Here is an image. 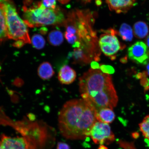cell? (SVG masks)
<instances>
[{
  "label": "cell",
  "instance_id": "6da1fadb",
  "mask_svg": "<svg viewBox=\"0 0 149 149\" xmlns=\"http://www.w3.org/2000/svg\"><path fill=\"white\" fill-rule=\"evenodd\" d=\"M96 113L94 108L83 98L67 102L58 114L61 135L71 140H83L89 137L91 128L97 121Z\"/></svg>",
  "mask_w": 149,
  "mask_h": 149
},
{
  "label": "cell",
  "instance_id": "7a4b0ae2",
  "mask_svg": "<svg viewBox=\"0 0 149 149\" xmlns=\"http://www.w3.org/2000/svg\"><path fill=\"white\" fill-rule=\"evenodd\" d=\"M79 85L82 98L96 111L105 108L113 109L117 105L118 96L110 74L90 69L79 78Z\"/></svg>",
  "mask_w": 149,
  "mask_h": 149
},
{
  "label": "cell",
  "instance_id": "3957f363",
  "mask_svg": "<svg viewBox=\"0 0 149 149\" xmlns=\"http://www.w3.org/2000/svg\"><path fill=\"white\" fill-rule=\"evenodd\" d=\"M94 18L88 11L76 10L69 14L65 21V37L74 48L92 49L98 47L96 33L93 29Z\"/></svg>",
  "mask_w": 149,
  "mask_h": 149
},
{
  "label": "cell",
  "instance_id": "277c9868",
  "mask_svg": "<svg viewBox=\"0 0 149 149\" xmlns=\"http://www.w3.org/2000/svg\"><path fill=\"white\" fill-rule=\"evenodd\" d=\"M23 10L24 21L30 27L59 25L65 23L66 19L58 7L55 9L47 8L41 2L29 8L24 6Z\"/></svg>",
  "mask_w": 149,
  "mask_h": 149
},
{
  "label": "cell",
  "instance_id": "5b68a950",
  "mask_svg": "<svg viewBox=\"0 0 149 149\" xmlns=\"http://www.w3.org/2000/svg\"><path fill=\"white\" fill-rule=\"evenodd\" d=\"M3 4L6 16L8 39L21 40L25 43H31L28 26L19 16L13 3L10 0H6Z\"/></svg>",
  "mask_w": 149,
  "mask_h": 149
},
{
  "label": "cell",
  "instance_id": "8992f818",
  "mask_svg": "<svg viewBox=\"0 0 149 149\" xmlns=\"http://www.w3.org/2000/svg\"><path fill=\"white\" fill-rule=\"evenodd\" d=\"M98 41V45L104 55L114 60L120 50L124 49L125 46L121 44L116 36V31L113 29L105 31Z\"/></svg>",
  "mask_w": 149,
  "mask_h": 149
},
{
  "label": "cell",
  "instance_id": "52a82bcc",
  "mask_svg": "<svg viewBox=\"0 0 149 149\" xmlns=\"http://www.w3.org/2000/svg\"><path fill=\"white\" fill-rule=\"evenodd\" d=\"M90 136L95 144L109 145L115 140V136L109 124L97 121L91 128Z\"/></svg>",
  "mask_w": 149,
  "mask_h": 149
},
{
  "label": "cell",
  "instance_id": "ba28073f",
  "mask_svg": "<svg viewBox=\"0 0 149 149\" xmlns=\"http://www.w3.org/2000/svg\"><path fill=\"white\" fill-rule=\"evenodd\" d=\"M128 57L136 64L145 65L149 61V49L142 42H137L128 49Z\"/></svg>",
  "mask_w": 149,
  "mask_h": 149
},
{
  "label": "cell",
  "instance_id": "9c48e42d",
  "mask_svg": "<svg viewBox=\"0 0 149 149\" xmlns=\"http://www.w3.org/2000/svg\"><path fill=\"white\" fill-rule=\"evenodd\" d=\"M1 149H36L23 136L12 137L2 134L0 139Z\"/></svg>",
  "mask_w": 149,
  "mask_h": 149
},
{
  "label": "cell",
  "instance_id": "30bf717a",
  "mask_svg": "<svg viewBox=\"0 0 149 149\" xmlns=\"http://www.w3.org/2000/svg\"><path fill=\"white\" fill-rule=\"evenodd\" d=\"M136 0H106L110 10L117 13H125L131 8Z\"/></svg>",
  "mask_w": 149,
  "mask_h": 149
},
{
  "label": "cell",
  "instance_id": "8fae6325",
  "mask_svg": "<svg viewBox=\"0 0 149 149\" xmlns=\"http://www.w3.org/2000/svg\"><path fill=\"white\" fill-rule=\"evenodd\" d=\"M76 77V72L68 65L63 66L59 70L58 78L63 84L69 85L73 83Z\"/></svg>",
  "mask_w": 149,
  "mask_h": 149
},
{
  "label": "cell",
  "instance_id": "7c38bea8",
  "mask_svg": "<svg viewBox=\"0 0 149 149\" xmlns=\"http://www.w3.org/2000/svg\"><path fill=\"white\" fill-rule=\"evenodd\" d=\"M96 116L97 121L110 124L115 120V115L113 109L110 108H102L96 111Z\"/></svg>",
  "mask_w": 149,
  "mask_h": 149
},
{
  "label": "cell",
  "instance_id": "4fadbf2b",
  "mask_svg": "<svg viewBox=\"0 0 149 149\" xmlns=\"http://www.w3.org/2000/svg\"><path fill=\"white\" fill-rule=\"evenodd\" d=\"M8 39L4 5L0 3V43Z\"/></svg>",
  "mask_w": 149,
  "mask_h": 149
},
{
  "label": "cell",
  "instance_id": "5bb4252c",
  "mask_svg": "<svg viewBox=\"0 0 149 149\" xmlns=\"http://www.w3.org/2000/svg\"><path fill=\"white\" fill-rule=\"evenodd\" d=\"M37 72L39 77L45 80L51 79L55 74L51 64L47 61L43 62L40 65Z\"/></svg>",
  "mask_w": 149,
  "mask_h": 149
},
{
  "label": "cell",
  "instance_id": "9a60e30c",
  "mask_svg": "<svg viewBox=\"0 0 149 149\" xmlns=\"http://www.w3.org/2000/svg\"><path fill=\"white\" fill-rule=\"evenodd\" d=\"M133 29L134 34L137 38H144L148 34V27L144 22L139 21L136 22L134 25Z\"/></svg>",
  "mask_w": 149,
  "mask_h": 149
},
{
  "label": "cell",
  "instance_id": "2e32d148",
  "mask_svg": "<svg viewBox=\"0 0 149 149\" xmlns=\"http://www.w3.org/2000/svg\"><path fill=\"white\" fill-rule=\"evenodd\" d=\"M48 38L49 43L54 46L61 45L64 41L63 33L58 30L51 31L48 35Z\"/></svg>",
  "mask_w": 149,
  "mask_h": 149
},
{
  "label": "cell",
  "instance_id": "e0dca14e",
  "mask_svg": "<svg viewBox=\"0 0 149 149\" xmlns=\"http://www.w3.org/2000/svg\"><path fill=\"white\" fill-rule=\"evenodd\" d=\"M119 35L123 40L126 42H131L133 38V31L132 28L128 24L124 23L120 27Z\"/></svg>",
  "mask_w": 149,
  "mask_h": 149
},
{
  "label": "cell",
  "instance_id": "ac0fdd59",
  "mask_svg": "<svg viewBox=\"0 0 149 149\" xmlns=\"http://www.w3.org/2000/svg\"><path fill=\"white\" fill-rule=\"evenodd\" d=\"M31 42L33 47L37 49H41L45 45V40L41 35L35 34L31 38Z\"/></svg>",
  "mask_w": 149,
  "mask_h": 149
},
{
  "label": "cell",
  "instance_id": "d6986e66",
  "mask_svg": "<svg viewBox=\"0 0 149 149\" xmlns=\"http://www.w3.org/2000/svg\"><path fill=\"white\" fill-rule=\"evenodd\" d=\"M141 131L145 138L149 140V115H147L139 124Z\"/></svg>",
  "mask_w": 149,
  "mask_h": 149
},
{
  "label": "cell",
  "instance_id": "ffe728a7",
  "mask_svg": "<svg viewBox=\"0 0 149 149\" xmlns=\"http://www.w3.org/2000/svg\"><path fill=\"white\" fill-rule=\"evenodd\" d=\"M41 3L47 8L55 9L57 7L56 0H42Z\"/></svg>",
  "mask_w": 149,
  "mask_h": 149
},
{
  "label": "cell",
  "instance_id": "44dd1931",
  "mask_svg": "<svg viewBox=\"0 0 149 149\" xmlns=\"http://www.w3.org/2000/svg\"><path fill=\"white\" fill-rule=\"evenodd\" d=\"M100 69L103 73L109 74H113L115 71L114 68L109 65L101 64Z\"/></svg>",
  "mask_w": 149,
  "mask_h": 149
},
{
  "label": "cell",
  "instance_id": "7402d4cb",
  "mask_svg": "<svg viewBox=\"0 0 149 149\" xmlns=\"http://www.w3.org/2000/svg\"><path fill=\"white\" fill-rule=\"evenodd\" d=\"M141 86L144 87L145 91H147L149 89V79L146 77L141 79Z\"/></svg>",
  "mask_w": 149,
  "mask_h": 149
},
{
  "label": "cell",
  "instance_id": "603a6c76",
  "mask_svg": "<svg viewBox=\"0 0 149 149\" xmlns=\"http://www.w3.org/2000/svg\"><path fill=\"white\" fill-rule=\"evenodd\" d=\"M56 149H70V147L68 144L63 142L58 143Z\"/></svg>",
  "mask_w": 149,
  "mask_h": 149
},
{
  "label": "cell",
  "instance_id": "cb8c5ba5",
  "mask_svg": "<svg viewBox=\"0 0 149 149\" xmlns=\"http://www.w3.org/2000/svg\"><path fill=\"white\" fill-rule=\"evenodd\" d=\"M25 44L23 40H16L13 44V46L17 48H19L23 47L24 44Z\"/></svg>",
  "mask_w": 149,
  "mask_h": 149
},
{
  "label": "cell",
  "instance_id": "d4e9b609",
  "mask_svg": "<svg viewBox=\"0 0 149 149\" xmlns=\"http://www.w3.org/2000/svg\"><path fill=\"white\" fill-rule=\"evenodd\" d=\"M91 68L93 70H99L100 68L99 64L96 61H92L91 63Z\"/></svg>",
  "mask_w": 149,
  "mask_h": 149
},
{
  "label": "cell",
  "instance_id": "484cf974",
  "mask_svg": "<svg viewBox=\"0 0 149 149\" xmlns=\"http://www.w3.org/2000/svg\"><path fill=\"white\" fill-rule=\"evenodd\" d=\"M14 85L17 87L21 86L23 85L24 82L23 80L19 79V78H17L14 81Z\"/></svg>",
  "mask_w": 149,
  "mask_h": 149
},
{
  "label": "cell",
  "instance_id": "4316f807",
  "mask_svg": "<svg viewBox=\"0 0 149 149\" xmlns=\"http://www.w3.org/2000/svg\"><path fill=\"white\" fill-rule=\"evenodd\" d=\"M41 33L43 34H45L47 32V29L46 28L42 27L40 31Z\"/></svg>",
  "mask_w": 149,
  "mask_h": 149
},
{
  "label": "cell",
  "instance_id": "83f0119b",
  "mask_svg": "<svg viewBox=\"0 0 149 149\" xmlns=\"http://www.w3.org/2000/svg\"><path fill=\"white\" fill-rule=\"evenodd\" d=\"M127 57H125L124 58H123L121 59L120 61L121 62L123 63H125L127 62Z\"/></svg>",
  "mask_w": 149,
  "mask_h": 149
},
{
  "label": "cell",
  "instance_id": "f1b7e54d",
  "mask_svg": "<svg viewBox=\"0 0 149 149\" xmlns=\"http://www.w3.org/2000/svg\"><path fill=\"white\" fill-rule=\"evenodd\" d=\"M97 149H108L107 147H106L104 145H100L98 147Z\"/></svg>",
  "mask_w": 149,
  "mask_h": 149
},
{
  "label": "cell",
  "instance_id": "f546056e",
  "mask_svg": "<svg viewBox=\"0 0 149 149\" xmlns=\"http://www.w3.org/2000/svg\"><path fill=\"white\" fill-rule=\"evenodd\" d=\"M146 42L147 45V46L149 48V36L147 37L146 40Z\"/></svg>",
  "mask_w": 149,
  "mask_h": 149
},
{
  "label": "cell",
  "instance_id": "4dcf8cb0",
  "mask_svg": "<svg viewBox=\"0 0 149 149\" xmlns=\"http://www.w3.org/2000/svg\"><path fill=\"white\" fill-rule=\"evenodd\" d=\"M84 3H85L90 2L92 0H81Z\"/></svg>",
  "mask_w": 149,
  "mask_h": 149
},
{
  "label": "cell",
  "instance_id": "1f68e13d",
  "mask_svg": "<svg viewBox=\"0 0 149 149\" xmlns=\"http://www.w3.org/2000/svg\"><path fill=\"white\" fill-rule=\"evenodd\" d=\"M147 73H148V74L149 75V64L147 65Z\"/></svg>",
  "mask_w": 149,
  "mask_h": 149
},
{
  "label": "cell",
  "instance_id": "d6a6232c",
  "mask_svg": "<svg viewBox=\"0 0 149 149\" xmlns=\"http://www.w3.org/2000/svg\"><path fill=\"white\" fill-rule=\"evenodd\" d=\"M6 0H0V3H3Z\"/></svg>",
  "mask_w": 149,
  "mask_h": 149
},
{
  "label": "cell",
  "instance_id": "836d02e7",
  "mask_svg": "<svg viewBox=\"0 0 149 149\" xmlns=\"http://www.w3.org/2000/svg\"><path fill=\"white\" fill-rule=\"evenodd\" d=\"M1 66H0V72L1 71Z\"/></svg>",
  "mask_w": 149,
  "mask_h": 149
},
{
  "label": "cell",
  "instance_id": "e575fe53",
  "mask_svg": "<svg viewBox=\"0 0 149 149\" xmlns=\"http://www.w3.org/2000/svg\"><path fill=\"white\" fill-rule=\"evenodd\" d=\"M0 149H1V146H0Z\"/></svg>",
  "mask_w": 149,
  "mask_h": 149
}]
</instances>
